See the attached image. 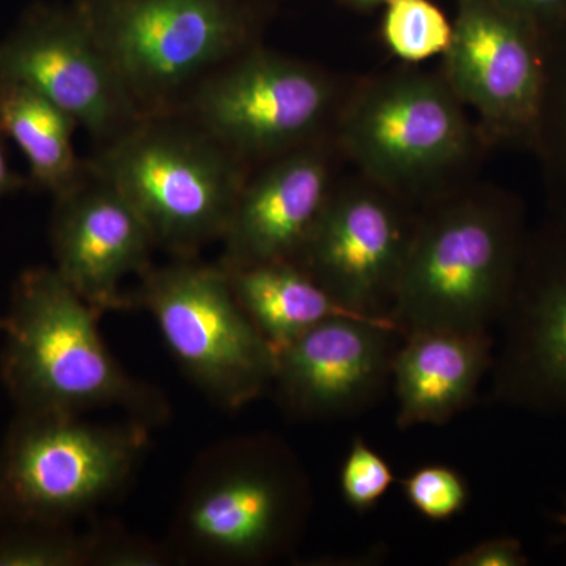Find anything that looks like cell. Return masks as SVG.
Segmentation results:
<instances>
[{"label":"cell","instance_id":"6da1fadb","mask_svg":"<svg viewBox=\"0 0 566 566\" xmlns=\"http://www.w3.org/2000/svg\"><path fill=\"white\" fill-rule=\"evenodd\" d=\"M102 315L54 268L20 275L0 356V376L18 411L92 416L118 409L150 428L169 417L161 390L112 354L99 331Z\"/></svg>","mask_w":566,"mask_h":566},{"label":"cell","instance_id":"7a4b0ae2","mask_svg":"<svg viewBox=\"0 0 566 566\" xmlns=\"http://www.w3.org/2000/svg\"><path fill=\"white\" fill-rule=\"evenodd\" d=\"M311 509L307 475L285 442L237 436L192 464L167 545L185 564H268L296 545Z\"/></svg>","mask_w":566,"mask_h":566},{"label":"cell","instance_id":"3957f363","mask_svg":"<svg viewBox=\"0 0 566 566\" xmlns=\"http://www.w3.org/2000/svg\"><path fill=\"white\" fill-rule=\"evenodd\" d=\"M238 159L192 122L158 114L107 142L88 170L136 208L156 245L193 259L226 232L244 185Z\"/></svg>","mask_w":566,"mask_h":566},{"label":"cell","instance_id":"277c9868","mask_svg":"<svg viewBox=\"0 0 566 566\" xmlns=\"http://www.w3.org/2000/svg\"><path fill=\"white\" fill-rule=\"evenodd\" d=\"M150 430L132 417L18 411L0 446V523L91 517L129 485Z\"/></svg>","mask_w":566,"mask_h":566},{"label":"cell","instance_id":"5b68a950","mask_svg":"<svg viewBox=\"0 0 566 566\" xmlns=\"http://www.w3.org/2000/svg\"><path fill=\"white\" fill-rule=\"evenodd\" d=\"M524 245L510 212L449 205L416 223L389 316L420 329L490 331L515 290Z\"/></svg>","mask_w":566,"mask_h":566},{"label":"cell","instance_id":"8992f818","mask_svg":"<svg viewBox=\"0 0 566 566\" xmlns=\"http://www.w3.org/2000/svg\"><path fill=\"white\" fill-rule=\"evenodd\" d=\"M128 308L151 315L182 374L222 409L243 408L273 386L274 348L238 304L221 264L151 266L128 293Z\"/></svg>","mask_w":566,"mask_h":566},{"label":"cell","instance_id":"52a82bcc","mask_svg":"<svg viewBox=\"0 0 566 566\" xmlns=\"http://www.w3.org/2000/svg\"><path fill=\"white\" fill-rule=\"evenodd\" d=\"M84 7L123 84L147 115L221 69L244 46L237 0H88Z\"/></svg>","mask_w":566,"mask_h":566},{"label":"cell","instance_id":"ba28073f","mask_svg":"<svg viewBox=\"0 0 566 566\" xmlns=\"http://www.w3.org/2000/svg\"><path fill=\"white\" fill-rule=\"evenodd\" d=\"M333 88L311 66L249 52L196 85L189 122L241 156L282 155L303 147L322 126Z\"/></svg>","mask_w":566,"mask_h":566},{"label":"cell","instance_id":"9c48e42d","mask_svg":"<svg viewBox=\"0 0 566 566\" xmlns=\"http://www.w3.org/2000/svg\"><path fill=\"white\" fill-rule=\"evenodd\" d=\"M461 104L446 81L390 77L349 106L342 142L382 188H416L463 158L469 128Z\"/></svg>","mask_w":566,"mask_h":566},{"label":"cell","instance_id":"30bf717a","mask_svg":"<svg viewBox=\"0 0 566 566\" xmlns=\"http://www.w3.org/2000/svg\"><path fill=\"white\" fill-rule=\"evenodd\" d=\"M0 76L46 96L102 140L117 139L144 118L84 7L25 14L0 40Z\"/></svg>","mask_w":566,"mask_h":566},{"label":"cell","instance_id":"8fae6325","mask_svg":"<svg viewBox=\"0 0 566 566\" xmlns=\"http://www.w3.org/2000/svg\"><path fill=\"white\" fill-rule=\"evenodd\" d=\"M446 82L502 136L535 140L545 95V32L495 0H457Z\"/></svg>","mask_w":566,"mask_h":566},{"label":"cell","instance_id":"7c38bea8","mask_svg":"<svg viewBox=\"0 0 566 566\" xmlns=\"http://www.w3.org/2000/svg\"><path fill=\"white\" fill-rule=\"evenodd\" d=\"M392 319L333 316L275 352L273 386L301 420L352 416L376 400L392 376L401 342Z\"/></svg>","mask_w":566,"mask_h":566},{"label":"cell","instance_id":"4fadbf2b","mask_svg":"<svg viewBox=\"0 0 566 566\" xmlns=\"http://www.w3.org/2000/svg\"><path fill=\"white\" fill-rule=\"evenodd\" d=\"M415 229L381 193H331L296 263L338 304L390 319Z\"/></svg>","mask_w":566,"mask_h":566},{"label":"cell","instance_id":"5bb4252c","mask_svg":"<svg viewBox=\"0 0 566 566\" xmlns=\"http://www.w3.org/2000/svg\"><path fill=\"white\" fill-rule=\"evenodd\" d=\"M51 248L54 270L104 314L128 308L123 282L150 270L156 243L136 208L87 167L74 188L55 197Z\"/></svg>","mask_w":566,"mask_h":566},{"label":"cell","instance_id":"9a60e30c","mask_svg":"<svg viewBox=\"0 0 566 566\" xmlns=\"http://www.w3.org/2000/svg\"><path fill=\"white\" fill-rule=\"evenodd\" d=\"M521 260L494 354V397L543 416H566V238L558 251Z\"/></svg>","mask_w":566,"mask_h":566},{"label":"cell","instance_id":"2e32d148","mask_svg":"<svg viewBox=\"0 0 566 566\" xmlns=\"http://www.w3.org/2000/svg\"><path fill=\"white\" fill-rule=\"evenodd\" d=\"M329 196L322 153L304 145L282 153L238 193L219 263L296 262Z\"/></svg>","mask_w":566,"mask_h":566},{"label":"cell","instance_id":"e0dca14e","mask_svg":"<svg viewBox=\"0 0 566 566\" xmlns=\"http://www.w3.org/2000/svg\"><path fill=\"white\" fill-rule=\"evenodd\" d=\"M493 364L490 331L420 329L405 334L392 363L398 427L446 423L474 400Z\"/></svg>","mask_w":566,"mask_h":566},{"label":"cell","instance_id":"ac0fdd59","mask_svg":"<svg viewBox=\"0 0 566 566\" xmlns=\"http://www.w3.org/2000/svg\"><path fill=\"white\" fill-rule=\"evenodd\" d=\"M222 268L238 304L274 352L324 319L367 316L338 304L296 262Z\"/></svg>","mask_w":566,"mask_h":566},{"label":"cell","instance_id":"d6986e66","mask_svg":"<svg viewBox=\"0 0 566 566\" xmlns=\"http://www.w3.org/2000/svg\"><path fill=\"white\" fill-rule=\"evenodd\" d=\"M77 122L29 85L0 76V129L25 156L33 185L59 197L87 174L74 150Z\"/></svg>","mask_w":566,"mask_h":566},{"label":"cell","instance_id":"ffe728a7","mask_svg":"<svg viewBox=\"0 0 566 566\" xmlns=\"http://www.w3.org/2000/svg\"><path fill=\"white\" fill-rule=\"evenodd\" d=\"M92 526L0 523V566H91Z\"/></svg>","mask_w":566,"mask_h":566},{"label":"cell","instance_id":"44dd1931","mask_svg":"<svg viewBox=\"0 0 566 566\" xmlns=\"http://www.w3.org/2000/svg\"><path fill=\"white\" fill-rule=\"evenodd\" d=\"M453 36V21L431 0H389L382 18V39L405 62L444 55Z\"/></svg>","mask_w":566,"mask_h":566},{"label":"cell","instance_id":"7402d4cb","mask_svg":"<svg viewBox=\"0 0 566 566\" xmlns=\"http://www.w3.org/2000/svg\"><path fill=\"white\" fill-rule=\"evenodd\" d=\"M406 501L430 521L452 520L469 502L464 476L444 464H427L416 469L400 482Z\"/></svg>","mask_w":566,"mask_h":566},{"label":"cell","instance_id":"603a6c76","mask_svg":"<svg viewBox=\"0 0 566 566\" xmlns=\"http://www.w3.org/2000/svg\"><path fill=\"white\" fill-rule=\"evenodd\" d=\"M392 468L363 438L354 439L340 471V491L356 512H368L379 504L394 485Z\"/></svg>","mask_w":566,"mask_h":566},{"label":"cell","instance_id":"cb8c5ba5","mask_svg":"<svg viewBox=\"0 0 566 566\" xmlns=\"http://www.w3.org/2000/svg\"><path fill=\"white\" fill-rule=\"evenodd\" d=\"M91 566H166L177 564L169 545L126 531L112 521L92 523Z\"/></svg>","mask_w":566,"mask_h":566},{"label":"cell","instance_id":"d4e9b609","mask_svg":"<svg viewBox=\"0 0 566 566\" xmlns=\"http://www.w3.org/2000/svg\"><path fill=\"white\" fill-rule=\"evenodd\" d=\"M545 33L558 36L560 48H558V57L547 52L545 48V95H543L539 122L547 118L553 120L554 132L566 163V20Z\"/></svg>","mask_w":566,"mask_h":566},{"label":"cell","instance_id":"484cf974","mask_svg":"<svg viewBox=\"0 0 566 566\" xmlns=\"http://www.w3.org/2000/svg\"><path fill=\"white\" fill-rule=\"evenodd\" d=\"M453 566H526L528 558L524 554L520 539L513 536H495L485 539L471 549L452 558Z\"/></svg>","mask_w":566,"mask_h":566},{"label":"cell","instance_id":"4316f807","mask_svg":"<svg viewBox=\"0 0 566 566\" xmlns=\"http://www.w3.org/2000/svg\"><path fill=\"white\" fill-rule=\"evenodd\" d=\"M495 2L534 22L543 32L557 28L566 20V0H495Z\"/></svg>","mask_w":566,"mask_h":566},{"label":"cell","instance_id":"83f0119b","mask_svg":"<svg viewBox=\"0 0 566 566\" xmlns=\"http://www.w3.org/2000/svg\"><path fill=\"white\" fill-rule=\"evenodd\" d=\"M6 139V134L0 129V202L11 192H17L25 185L20 175L11 170L9 159H7Z\"/></svg>","mask_w":566,"mask_h":566},{"label":"cell","instance_id":"f1b7e54d","mask_svg":"<svg viewBox=\"0 0 566 566\" xmlns=\"http://www.w3.org/2000/svg\"><path fill=\"white\" fill-rule=\"evenodd\" d=\"M340 2L348 3L354 9L370 10L376 7H385L389 0H340Z\"/></svg>","mask_w":566,"mask_h":566},{"label":"cell","instance_id":"f546056e","mask_svg":"<svg viewBox=\"0 0 566 566\" xmlns=\"http://www.w3.org/2000/svg\"><path fill=\"white\" fill-rule=\"evenodd\" d=\"M554 517H556L557 524H560L562 527L566 528V501L562 512L556 513V516Z\"/></svg>","mask_w":566,"mask_h":566},{"label":"cell","instance_id":"4dcf8cb0","mask_svg":"<svg viewBox=\"0 0 566 566\" xmlns=\"http://www.w3.org/2000/svg\"><path fill=\"white\" fill-rule=\"evenodd\" d=\"M3 327H6V318H0V333H3Z\"/></svg>","mask_w":566,"mask_h":566}]
</instances>
